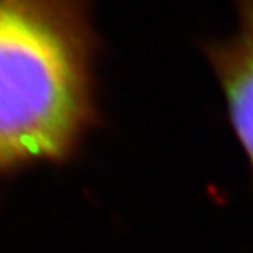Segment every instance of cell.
Returning a JSON list of instances; mask_svg holds the SVG:
<instances>
[{"label":"cell","mask_w":253,"mask_h":253,"mask_svg":"<svg viewBox=\"0 0 253 253\" xmlns=\"http://www.w3.org/2000/svg\"><path fill=\"white\" fill-rule=\"evenodd\" d=\"M235 28L224 39L203 44L218 81L232 128L253 169V0H232Z\"/></svg>","instance_id":"7a4b0ae2"},{"label":"cell","mask_w":253,"mask_h":253,"mask_svg":"<svg viewBox=\"0 0 253 253\" xmlns=\"http://www.w3.org/2000/svg\"><path fill=\"white\" fill-rule=\"evenodd\" d=\"M92 0H0V177L74 154L98 119Z\"/></svg>","instance_id":"6da1fadb"}]
</instances>
